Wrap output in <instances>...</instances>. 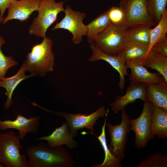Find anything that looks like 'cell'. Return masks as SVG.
<instances>
[{
    "label": "cell",
    "mask_w": 167,
    "mask_h": 167,
    "mask_svg": "<svg viewBox=\"0 0 167 167\" xmlns=\"http://www.w3.org/2000/svg\"><path fill=\"white\" fill-rule=\"evenodd\" d=\"M28 167H70L74 160L63 145L49 147L43 142L29 146L26 151Z\"/></svg>",
    "instance_id": "1"
},
{
    "label": "cell",
    "mask_w": 167,
    "mask_h": 167,
    "mask_svg": "<svg viewBox=\"0 0 167 167\" xmlns=\"http://www.w3.org/2000/svg\"><path fill=\"white\" fill-rule=\"evenodd\" d=\"M53 42L48 37L34 45L24 61L26 71L44 76L54 70V56L52 51Z\"/></svg>",
    "instance_id": "2"
},
{
    "label": "cell",
    "mask_w": 167,
    "mask_h": 167,
    "mask_svg": "<svg viewBox=\"0 0 167 167\" xmlns=\"http://www.w3.org/2000/svg\"><path fill=\"white\" fill-rule=\"evenodd\" d=\"M20 139L13 131L0 133V164L4 167H28L26 156L20 151Z\"/></svg>",
    "instance_id": "3"
},
{
    "label": "cell",
    "mask_w": 167,
    "mask_h": 167,
    "mask_svg": "<svg viewBox=\"0 0 167 167\" xmlns=\"http://www.w3.org/2000/svg\"><path fill=\"white\" fill-rule=\"evenodd\" d=\"M63 6L62 1L56 2V0H41L38 14L29 27V34L43 38L46 37L48 29L56 20L58 14L64 12Z\"/></svg>",
    "instance_id": "4"
},
{
    "label": "cell",
    "mask_w": 167,
    "mask_h": 167,
    "mask_svg": "<svg viewBox=\"0 0 167 167\" xmlns=\"http://www.w3.org/2000/svg\"><path fill=\"white\" fill-rule=\"evenodd\" d=\"M127 28L121 24L116 25L111 24L96 36L93 43L105 54L117 56L126 41Z\"/></svg>",
    "instance_id": "5"
},
{
    "label": "cell",
    "mask_w": 167,
    "mask_h": 167,
    "mask_svg": "<svg viewBox=\"0 0 167 167\" xmlns=\"http://www.w3.org/2000/svg\"><path fill=\"white\" fill-rule=\"evenodd\" d=\"M120 114L122 121L119 124L113 125L110 122L106 123L108 127L110 143L108 148L112 154L117 158L124 159L128 141V134L131 130L130 119L125 109Z\"/></svg>",
    "instance_id": "6"
},
{
    "label": "cell",
    "mask_w": 167,
    "mask_h": 167,
    "mask_svg": "<svg viewBox=\"0 0 167 167\" xmlns=\"http://www.w3.org/2000/svg\"><path fill=\"white\" fill-rule=\"evenodd\" d=\"M119 6L124 16L121 24L126 28L141 24L156 25L149 15L146 0H120Z\"/></svg>",
    "instance_id": "7"
},
{
    "label": "cell",
    "mask_w": 167,
    "mask_h": 167,
    "mask_svg": "<svg viewBox=\"0 0 167 167\" xmlns=\"http://www.w3.org/2000/svg\"><path fill=\"white\" fill-rule=\"evenodd\" d=\"M143 102L140 116L136 118L130 119L131 130L135 133V145L138 149L145 147L155 137L151 131L152 113L154 106L148 100Z\"/></svg>",
    "instance_id": "8"
},
{
    "label": "cell",
    "mask_w": 167,
    "mask_h": 167,
    "mask_svg": "<svg viewBox=\"0 0 167 167\" xmlns=\"http://www.w3.org/2000/svg\"><path fill=\"white\" fill-rule=\"evenodd\" d=\"M49 112L65 119L71 133L73 137L77 135V131L79 130L84 128L91 130L90 132L86 133L91 134L95 136V135L93 132L95 123L96 122V121L100 117L104 118L106 113V110L103 106L88 115L80 113L73 114L62 111L52 112L50 110Z\"/></svg>",
    "instance_id": "9"
},
{
    "label": "cell",
    "mask_w": 167,
    "mask_h": 167,
    "mask_svg": "<svg viewBox=\"0 0 167 167\" xmlns=\"http://www.w3.org/2000/svg\"><path fill=\"white\" fill-rule=\"evenodd\" d=\"M65 16L59 22L52 28L53 31L58 29L66 30L72 33L73 43L78 44L82 41V37L86 36L88 28L83 21L86 16L84 12H80L72 9L68 5L66 7Z\"/></svg>",
    "instance_id": "10"
},
{
    "label": "cell",
    "mask_w": 167,
    "mask_h": 167,
    "mask_svg": "<svg viewBox=\"0 0 167 167\" xmlns=\"http://www.w3.org/2000/svg\"><path fill=\"white\" fill-rule=\"evenodd\" d=\"M41 118L38 116L27 118L18 115L14 120L2 121L0 119V130L4 131L9 129H17L20 139L23 140L26 134L30 133L36 134L40 129Z\"/></svg>",
    "instance_id": "11"
},
{
    "label": "cell",
    "mask_w": 167,
    "mask_h": 167,
    "mask_svg": "<svg viewBox=\"0 0 167 167\" xmlns=\"http://www.w3.org/2000/svg\"><path fill=\"white\" fill-rule=\"evenodd\" d=\"M146 84L131 81L123 96H117L114 101L109 104L115 113L125 109L129 104L134 103L137 99L143 101L147 100L146 93Z\"/></svg>",
    "instance_id": "12"
},
{
    "label": "cell",
    "mask_w": 167,
    "mask_h": 167,
    "mask_svg": "<svg viewBox=\"0 0 167 167\" xmlns=\"http://www.w3.org/2000/svg\"><path fill=\"white\" fill-rule=\"evenodd\" d=\"M41 0H12L9 6L8 14L2 19L3 24L10 20L16 19L21 22L27 20L35 11H37Z\"/></svg>",
    "instance_id": "13"
},
{
    "label": "cell",
    "mask_w": 167,
    "mask_h": 167,
    "mask_svg": "<svg viewBox=\"0 0 167 167\" xmlns=\"http://www.w3.org/2000/svg\"><path fill=\"white\" fill-rule=\"evenodd\" d=\"M125 66L127 69L131 70L128 78L131 81L146 84H154L164 80L163 77L158 73L148 71L143 66L141 57L126 61Z\"/></svg>",
    "instance_id": "14"
},
{
    "label": "cell",
    "mask_w": 167,
    "mask_h": 167,
    "mask_svg": "<svg viewBox=\"0 0 167 167\" xmlns=\"http://www.w3.org/2000/svg\"><path fill=\"white\" fill-rule=\"evenodd\" d=\"M90 48L92 54L88 60L90 62L104 60L117 70L119 74V88L122 91H123L125 85V76L129 75L127 72V69L125 66V62L118 56L110 55L103 53L96 47L93 43L90 44Z\"/></svg>",
    "instance_id": "15"
},
{
    "label": "cell",
    "mask_w": 167,
    "mask_h": 167,
    "mask_svg": "<svg viewBox=\"0 0 167 167\" xmlns=\"http://www.w3.org/2000/svg\"><path fill=\"white\" fill-rule=\"evenodd\" d=\"M67 123H63L60 126L56 128L52 134L36 139V140H46V144L49 147L54 148L66 145L69 148H76L77 142L74 140Z\"/></svg>",
    "instance_id": "16"
},
{
    "label": "cell",
    "mask_w": 167,
    "mask_h": 167,
    "mask_svg": "<svg viewBox=\"0 0 167 167\" xmlns=\"http://www.w3.org/2000/svg\"><path fill=\"white\" fill-rule=\"evenodd\" d=\"M26 72L24 62L20 67L17 73L11 77H4L0 80V87L4 88L6 90L5 95L7 98L4 105L5 109H8L12 104V97L13 92L17 86L23 80L36 75L35 73L29 75H25Z\"/></svg>",
    "instance_id": "17"
},
{
    "label": "cell",
    "mask_w": 167,
    "mask_h": 167,
    "mask_svg": "<svg viewBox=\"0 0 167 167\" xmlns=\"http://www.w3.org/2000/svg\"><path fill=\"white\" fill-rule=\"evenodd\" d=\"M147 100L154 106L167 110V83L164 80L157 83L146 84Z\"/></svg>",
    "instance_id": "18"
},
{
    "label": "cell",
    "mask_w": 167,
    "mask_h": 167,
    "mask_svg": "<svg viewBox=\"0 0 167 167\" xmlns=\"http://www.w3.org/2000/svg\"><path fill=\"white\" fill-rule=\"evenodd\" d=\"M151 131L160 139L167 137V110L153 106L152 113Z\"/></svg>",
    "instance_id": "19"
},
{
    "label": "cell",
    "mask_w": 167,
    "mask_h": 167,
    "mask_svg": "<svg viewBox=\"0 0 167 167\" xmlns=\"http://www.w3.org/2000/svg\"><path fill=\"white\" fill-rule=\"evenodd\" d=\"M141 59L145 67L151 68L158 72L167 83V57L151 50L141 57Z\"/></svg>",
    "instance_id": "20"
},
{
    "label": "cell",
    "mask_w": 167,
    "mask_h": 167,
    "mask_svg": "<svg viewBox=\"0 0 167 167\" xmlns=\"http://www.w3.org/2000/svg\"><path fill=\"white\" fill-rule=\"evenodd\" d=\"M109 110H106L105 118L103 125L101 127V132L99 136L95 135L100 142L104 150L105 156L103 162L100 164L93 165L92 167H122V160L113 156L110 152L107 143L105 128Z\"/></svg>",
    "instance_id": "21"
},
{
    "label": "cell",
    "mask_w": 167,
    "mask_h": 167,
    "mask_svg": "<svg viewBox=\"0 0 167 167\" xmlns=\"http://www.w3.org/2000/svg\"><path fill=\"white\" fill-rule=\"evenodd\" d=\"M148 45L136 42L127 41L118 56L125 62L138 59L147 53Z\"/></svg>",
    "instance_id": "22"
},
{
    "label": "cell",
    "mask_w": 167,
    "mask_h": 167,
    "mask_svg": "<svg viewBox=\"0 0 167 167\" xmlns=\"http://www.w3.org/2000/svg\"><path fill=\"white\" fill-rule=\"evenodd\" d=\"M111 24L106 11L98 15L86 25L88 31L86 36L88 43H93L96 36L105 30Z\"/></svg>",
    "instance_id": "23"
},
{
    "label": "cell",
    "mask_w": 167,
    "mask_h": 167,
    "mask_svg": "<svg viewBox=\"0 0 167 167\" xmlns=\"http://www.w3.org/2000/svg\"><path fill=\"white\" fill-rule=\"evenodd\" d=\"M152 26L145 24L134 25L127 28L126 41H133L149 45Z\"/></svg>",
    "instance_id": "24"
},
{
    "label": "cell",
    "mask_w": 167,
    "mask_h": 167,
    "mask_svg": "<svg viewBox=\"0 0 167 167\" xmlns=\"http://www.w3.org/2000/svg\"><path fill=\"white\" fill-rule=\"evenodd\" d=\"M167 32V10L163 14L159 22L153 28H152L150 33V42L147 53L152 47L166 37Z\"/></svg>",
    "instance_id": "25"
},
{
    "label": "cell",
    "mask_w": 167,
    "mask_h": 167,
    "mask_svg": "<svg viewBox=\"0 0 167 167\" xmlns=\"http://www.w3.org/2000/svg\"><path fill=\"white\" fill-rule=\"evenodd\" d=\"M149 15L157 24L164 12L167 10V0H146Z\"/></svg>",
    "instance_id": "26"
},
{
    "label": "cell",
    "mask_w": 167,
    "mask_h": 167,
    "mask_svg": "<svg viewBox=\"0 0 167 167\" xmlns=\"http://www.w3.org/2000/svg\"><path fill=\"white\" fill-rule=\"evenodd\" d=\"M167 156L161 152L153 153L142 160L137 167H167Z\"/></svg>",
    "instance_id": "27"
},
{
    "label": "cell",
    "mask_w": 167,
    "mask_h": 167,
    "mask_svg": "<svg viewBox=\"0 0 167 167\" xmlns=\"http://www.w3.org/2000/svg\"><path fill=\"white\" fill-rule=\"evenodd\" d=\"M6 41L2 37L0 36V80L5 77L8 70L11 67L17 66V61L13 59L12 56H6L4 55L2 49V45Z\"/></svg>",
    "instance_id": "28"
},
{
    "label": "cell",
    "mask_w": 167,
    "mask_h": 167,
    "mask_svg": "<svg viewBox=\"0 0 167 167\" xmlns=\"http://www.w3.org/2000/svg\"><path fill=\"white\" fill-rule=\"evenodd\" d=\"M107 11L111 24L117 25L122 23L124 19V14L119 7L113 6Z\"/></svg>",
    "instance_id": "29"
},
{
    "label": "cell",
    "mask_w": 167,
    "mask_h": 167,
    "mask_svg": "<svg viewBox=\"0 0 167 167\" xmlns=\"http://www.w3.org/2000/svg\"><path fill=\"white\" fill-rule=\"evenodd\" d=\"M151 50L167 57V37L161 41L155 44L152 47Z\"/></svg>",
    "instance_id": "30"
},
{
    "label": "cell",
    "mask_w": 167,
    "mask_h": 167,
    "mask_svg": "<svg viewBox=\"0 0 167 167\" xmlns=\"http://www.w3.org/2000/svg\"><path fill=\"white\" fill-rule=\"evenodd\" d=\"M12 0H0V24L2 22L3 16L6 9L12 2Z\"/></svg>",
    "instance_id": "31"
},
{
    "label": "cell",
    "mask_w": 167,
    "mask_h": 167,
    "mask_svg": "<svg viewBox=\"0 0 167 167\" xmlns=\"http://www.w3.org/2000/svg\"><path fill=\"white\" fill-rule=\"evenodd\" d=\"M0 167H4L2 164H0Z\"/></svg>",
    "instance_id": "32"
},
{
    "label": "cell",
    "mask_w": 167,
    "mask_h": 167,
    "mask_svg": "<svg viewBox=\"0 0 167 167\" xmlns=\"http://www.w3.org/2000/svg\"><path fill=\"white\" fill-rule=\"evenodd\" d=\"M64 0V1H67V0Z\"/></svg>",
    "instance_id": "33"
}]
</instances>
